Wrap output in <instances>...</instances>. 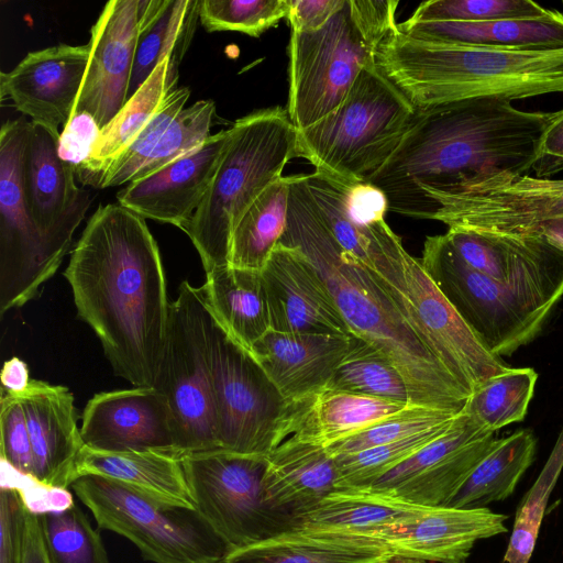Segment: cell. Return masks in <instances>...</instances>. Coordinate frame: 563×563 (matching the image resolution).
<instances>
[{"label":"cell","mask_w":563,"mask_h":563,"mask_svg":"<svg viewBox=\"0 0 563 563\" xmlns=\"http://www.w3.org/2000/svg\"><path fill=\"white\" fill-rule=\"evenodd\" d=\"M538 374L533 368H510L476 387L465 412L489 431L522 421L534 394Z\"/></svg>","instance_id":"obj_39"},{"label":"cell","mask_w":563,"mask_h":563,"mask_svg":"<svg viewBox=\"0 0 563 563\" xmlns=\"http://www.w3.org/2000/svg\"><path fill=\"white\" fill-rule=\"evenodd\" d=\"M297 133L282 107L253 111L231 126V140L216 177L183 229L206 273L229 265L235 225L257 197L283 176L296 156Z\"/></svg>","instance_id":"obj_5"},{"label":"cell","mask_w":563,"mask_h":563,"mask_svg":"<svg viewBox=\"0 0 563 563\" xmlns=\"http://www.w3.org/2000/svg\"><path fill=\"white\" fill-rule=\"evenodd\" d=\"M431 508L369 488L339 489L299 515L295 530L343 532L374 539L379 531L410 523Z\"/></svg>","instance_id":"obj_29"},{"label":"cell","mask_w":563,"mask_h":563,"mask_svg":"<svg viewBox=\"0 0 563 563\" xmlns=\"http://www.w3.org/2000/svg\"><path fill=\"white\" fill-rule=\"evenodd\" d=\"M507 518L488 508L432 507L423 517L384 529L374 539L393 556L423 563H465L477 541L507 532Z\"/></svg>","instance_id":"obj_25"},{"label":"cell","mask_w":563,"mask_h":563,"mask_svg":"<svg viewBox=\"0 0 563 563\" xmlns=\"http://www.w3.org/2000/svg\"><path fill=\"white\" fill-rule=\"evenodd\" d=\"M27 365L14 356L4 362L1 371V384L7 393L20 395L30 385Z\"/></svg>","instance_id":"obj_55"},{"label":"cell","mask_w":563,"mask_h":563,"mask_svg":"<svg viewBox=\"0 0 563 563\" xmlns=\"http://www.w3.org/2000/svg\"><path fill=\"white\" fill-rule=\"evenodd\" d=\"M78 317L99 339L114 375L154 387L172 301L145 219L119 203L89 218L64 272Z\"/></svg>","instance_id":"obj_1"},{"label":"cell","mask_w":563,"mask_h":563,"mask_svg":"<svg viewBox=\"0 0 563 563\" xmlns=\"http://www.w3.org/2000/svg\"><path fill=\"white\" fill-rule=\"evenodd\" d=\"M200 0H140V31L128 99L167 57L179 66L189 47Z\"/></svg>","instance_id":"obj_34"},{"label":"cell","mask_w":563,"mask_h":563,"mask_svg":"<svg viewBox=\"0 0 563 563\" xmlns=\"http://www.w3.org/2000/svg\"><path fill=\"white\" fill-rule=\"evenodd\" d=\"M292 179L282 176L272 183L241 217L231 235L230 266L264 269L286 230Z\"/></svg>","instance_id":"obj_37"},{"label":"cell","mask_w":563,"mask_h":563,"mask_svg":"<svg viewBox=\"0 0 563 563\" xmlns=\"http://www.w3.org/2000/svg\"><path fill=\"white\" fill-rule=\"evenodd\" d=\"M455 419L395 442L334 456L339 472V489L368 487L442 435Z\"/></svg>","instance_id":"obj_41"},{"label":"cell","mask_w":563,"mask_h":563,"mask_svg":"<svg viewBox=\"0 0 563 563\" xmlns=\"http://www.w3.org/2000/svg\"><path fill=\"white\" fill-rule=\"evenodd\" d=\"M379 563H423V562L405 559V558L391 556V558L386 559Z\"/></svg>","instance_id":"obj_56"},{"label":"cell","mask_w":563,"mask_h":563,"mask_svg":"<svg viewBox=\"0 0 563 563\" xmlns=\"http://www.w3.org/2000/svg\"><path fill=\"white\" fill-rule=\"evenodd\" d=\"M205 325L220 449L267 456L276 444L285 400L255 356L228 333L208 303Z\"/></svg>","instance_id":"obj_13"},{"label":"cell","mask_w":563,"mask_h":563,"mask_svg":"<svg viewBox=\"0 0 563 563\" xmlns=\"http://www.w3.org/2000/svg\"><path fill=\"white\" fill-rule=\"evenodd\" d=\"M216 115L212 100H198L185 107L145 157L135 179L156 173L199 146L207 137Z\"/></svg>","instance_id":"obj_43"},{"label":"cell","mask_w":563,"mask_h":563,"mask_svg":"<svg viewBox=\"0 0 563 563\" xmlns=\"http://www.w3.org/2000/svg\"><path fill=\"white\" fill-rule=\"evenodd\" d=\"M98 527L130 540L153 563H224L231 547L197 510L155 500L98 475L70 485Z\"/></svg>","instance_id":"obj_9"},{"label":"cell","mask_w":563,"mask_h":563,"mask_svg":"<svg viewBox=\"0 0 563 563\" xmlns=\"http://www.w3.org/2000/svg\"><path fill=\"white\" fill-rule=\"evenodd\" d=\"M552 117L499 98L417 109L395 152L366 183L383 191L388 209L427 219L429 195L500 174L526 175Z\"/></svg>","instance_id":"obj_2"},{"label":"cell","mask_w":563,"mask_h":563,"mask_svg":"<svg viewBox=\"0 0 563 563\" xmlns=\"http://www.w3.org/2000/svg\"><path fill=\"white\" fill-rule=\"evenodd\" d=\"M140 0L108 1L91 27L89 59L73 111L102 129L128 101L140 31Z\"/></svg>","instance_id":"obj_19"},{"label":"cell","mask_w":563,"mask_h":563,"mask_svg":"<svg viewBox=\"0 0 563 563\" xmlns=\"http://www.w3.org/2000/svg\"><path fill=\"white\" fill-rule=\"evenodd\" d=\"M391 556L368 537L299 529L234 549L224 563H379Z\"/></svg>","instance_id":"obj_30"},{"label":"cell","mask_w":563,"mask_h":563,"mask_svg":"<svg viewBox=\"0 0 563 563\" xmlns=\"http://www.w3.org/2000/svg\"><path fill=\"white\" fill-rule=\"evenodd\" d=\"M375 63L416 109L476 98L563 93V47L492 48L415 37L396 29Z\"/></svg>","instance_id":"obj_4"},{"label":"cell","mask_w":563,"mask_h":563,"mask_svg":"<svg viewBox=\"0 0 563 563\" xmlns=\"http://www.w3.org/2000/svg\"><path fill=\"white\" fill-rule=\"evenodd\" d=\"M177 82L178 65L167 57L101 129L91 156L75 173L82 185L98 188L103 175L151 121L166 97L177 88Z\"/></svg>","instance_id":"obj_33"},{"label":"cell","mask_w":563,"mask_h":563,"mask_svg":"<svg viewBox=\"0 0 563 563\" xmlns=\"http://www.w3.org/2000/svg\"><path fill=\"white\" fill-rule=\"evenodd\" d=\"M460 413L410 405L405 410L328 446L327 450L332 456L356 453L451 422Z\"/></svg>","instance_id":"obj_46"},{"label":"cell","mask_w":563,"mask_h":563,"mask_svg":"<svg viewBox=\"0 0 563 563\" xmlns=\"http://www.w3.org/2000/svg\"><path fill=\"white\" fill-rule=\"evenodd\" d=\"M38 517L49 563H109L99 531L76 504Z\"/></svg>","instance_id":"obj_40"},{"label":"cell","mask_w":563,"mask_h":563,"mask_svg":"<svg viewBox=\"0 0 563 563\" xmlns=\"http://www.w3.org/2000/svg\"><path fill=\"white\" fill-rule=\"evenodd\" d=\"M562 3H563V1H562Z\"/></svg>","instance_id":"obj_57"},{"label":"cell","mask_w":563,"mask_h":563,"mask_svg":"<svg viewBox=\"0 0 563 563\" xmlns=\"http://www.w3.org/2000/svg\"><path fill=\"white\" fill-rule=\"evenodd\" d=\"M18 396L31 438L34 481L68 489L76 479L77 462L85 446L73 393L62 385L31 379Z\"/></svg>","instance_id":"obj_24"},{"label":"cell","mask_w":563,"mask_h":563,"mask_svg":"<svg viewBox=\"0 0 563 563\" xmlns=\"http://www.w3.org/2000/svg\"><path fill=\"white\" fill-rule=\"evenodd\" d=\"M280 242L299 247L309 257L352 334L389 358L404 377L412 405L464 411L471 393L412 329L367 265L335 241L314 205L305 174L294 175Z\"/></svg>","instance_id":"obj_3"},{"label":"cell","mask_w":563,"mask_h":563,"mask_svg":"<svg viewBox=\"0 0 563 563\" xmlns=\"http://www.w3.org/2000/svg\"><path fill=\"white\" fill-rule=\"evenodd\" d=\"M57 143V137L30 121L23 161L24 194L54 274L92 201L90 192L77 186L74 168L58 156Z\"/></svg>","instance_id":"obj_16"},{"label":"cell","mask_w":563,"mask_h":563,"mask_svg":"<svg viewBox=\"0 0 563 563\" xmlns=\"http://www.w3.org/2000/svg\"><path fill=\"white\" fill-rule=\"evenodd\" d=\"M266 457L265 501L295 520L339 489L335 457L327 448L287 439Z\"/></svg>","instance_id":"obj_28"},{"label":"cell","mask_w":563,"mask_h":563,"mask_svg":"<svg viewBox=\"0 0 563 563\" xmlns=\"http://www.w3.org/2000/svg\"><path fill=\"white\" fill-rule=\"evenodd\" d=\"M427 199V219L449 229L544 236L563 247V179L500 174Z\"/></svg>","instance_id":"obj_14"},{"label":"cell","mask_w":563,"mask_h":563,"mask_svg":"<svg viewBox=\"0 0 563 563\" xmlns=\"http://www.w3.org/2000/svg\"><path fill=\"white\" fill-rule=\"evenodd\" d=\"M89 44H58L33 51L10 71L0 74V95L31 122L59 139L80 91Z\"/></svg>","instance_id":"obj_18"},{"label":"cell","mask_w":563,"mask_h":563,"mask_svg":"<svg viewBox=\"0 0 563 563\" xmlns=\"http://www.w3.org/2000/svg\"><path fill=\"white\" fill-rule=\"evenodd\" d=\"M366 265L412 329L471 395L483 382L511 368L484 346L394 231L371 250Z\"/></svg>","instance_id":"obj_8"},{"label":"cell","mask_w":563,"mask_h":563,"mask_svg":"<svg viewBox=\"0 0 563 563\" xmlns=\"http://www.w3.org/2000/svg\"><path fill=\"white\" fill-rule=\"evenodd\" d=\"M420 262L484 346L499 357L532 341L563 296L488 278L462 261L445 234L427 236Z\"/></svg>","instance_id":"obj_10"},{"label":"cell","mask_w":563,"mask_h":563,"mask_svg":"<svg viewBox=\"0 0 563 563\" xmlns=\"http://www.w3.org/2000/svg\"><path fill=\"white\" fill-rule=\"evenodd\" d=\"M30 121H5L0 130V313L34 299L54 273L30 216L23 161Z\"/></svg>","instance_id":"obj_15"},{"label":"cell","mask_w":563,"mask_h":563,"mask_svg":"<svg viewBox=\"0 0 563 563\" xmlns=\"http://www.w3.org/2000/svg\"><path fill=\"white\" fill-rule=\"evenodd\" d=\"M15 473V476L2 475L1 487L18 489L30 512L40 516L63 511L75 504L67 488L44 486L31 477Z\"/></svg>","instance_id":"obj_51"},{"label":"cell","mask_w":563,"mask_h":563,"mask_svg":"<svg viewBox=\"0 0 563 563\" xmlns=\"http://www.w3.org/2000/svg\"><path fill=\"white\" fill-rule=\"evenodd\" d=\"M189 96L188 87H177L166 97L151 121L103 175L98 188L126 185L135 179L145 157L170 122L185 108Z\"/></svg>","instance_id":"obj_47"},{"label":"cell","mask_w":563,"mask_h":563,"mask_svg":"<svg viewBox=\"0 0 563 563\" xmlns=\"http://www.w3.org/2000/svg\"><path fill=\"white\" fill-rule=\"evenodd\" d=\"M416 111L373 60L336 109L298 131L296 156L335 183H366L395 152Z\"/></svg>","instance_id":"obj_7"},{"label":"cell","mask_w":563,"mask_h":563,"mask_svg":"<svg viewBox=\"0 0 563 563\" xmlns=\"http://www.w3.org/2000/svg\"><path fill=\"white\" fill-rule=\"evenodd\" d=\"M536 449L537 439L528 429L496 439L446 507L487 508L492 503L506 499L532 464Z\"/></svg>","instance_id":"obj_36"},{"label":"cell","mask_w":563,"mask_h":563,"mask_svg":"<svg viewBox=\"0 0 563 563\" xmlns=\"http://www.w3.org/2000/svg\"><path fill=\"white\" fill-rule=\"evenodd\" d=\"M0 455L2 463L33 478V452L25 412L19 396L10 393L3 394L0 401Z\"/></svg>","instance_id":"obj_48"},{"label":"cell","mask_w":563,"mask_h":563,"mask_svg":"<svg viewBox=\"0 0 563 563\" xmlns=\"http://www.w3.org/2000/svg\"><path fill=\"white\" fill-rule=\"evenodd\" d=\"M271 330L353 335L309 257L279 242L262 271Z\"/></svg>","instance_id":"obj_22"},{"label":"cell","mask_w":563,"mask_h":563,"mask_svg":"<svg viewBox=\"0 0 563 563\" xmlns=\"http://www.w3.org/2000/svg\"><path fill=\"white\" fill-rule=\"evenodd\" d=\"M351 336L271 330L253 345L252 354L288 401L327 386Z\"/></svg>","instance_id":"obj_27"},{"label":"cell","mask_w":563,"mask_h":563,"mask_svg":"<svg viewBox=\"0 0 563 563\" xmlns=\"http://www.w3.org/2000/svg\"><path fill=\"white\" fill-rule=\"evenodd\" d=\"M29 509L18 489L0 490V563H24Z\"/></svg>","instance_id":"obj_49"},{"label":"cell","mask_w":563,"mask_h":563,"mask_svg":"<svg viewBox=\"0 0 563 563\" xmlns=\"http://www.w3.org/2000/svg\"><path fill=\"white\" fill-rule=\"evenodd\" d=\"M231 140V128L211 134L199 146L156 173L133 180L118 203L144 219L183 230L206 197Z\"/></svg>","instance_id":"obj_21"},{"label":"cell","mask_w":563,"mask_h":563,"mask_svg":"<svg viewBox=\"0 0 563 563\" xmlns=\"http://www.w3.org/2000/svg\"><path fill=\"white\" fill-rule=\"evenodd\" d=\"M197 510L232 550L292 531V516L265 501L267 457L227 450L180 457Z\"/></svg>","instance_id":"obj_12"},{"label":"cell","mask_w":563,"mask_h":563,"mask_svg":"<svg viewBox=\"0 0 563 563\" xmlns=\"http://www.w3.org/2000/svg\"><path fill=\"white\" fill-rule=\"evenodd\" d=\"M398 29L411 36L492 48L563 47V13L550 10L542 18L487 22H453L406 20Z\"/></svg>","instance_id":"obj_32"},{"label":"cell","mask_w":563,"mask_h":563,"mask_svg":"<svg viewBox=\"0 0 563 563\" xmlns=\"http://www.w3.org/2000/svg\"><path fill=\"white\" fill-rule=\"evenodd\" d=\"M563 167V109L553 112L548 123L539 148L534 169L539 176L555 173Z\"/></svg>","instance_id":"obj_53"},{"label":"cell","mask_w":563,"mask_h":563,"mask_svg":"<svg viewBox=\"0 0 563 563\" xmlns=\"http://www.w3.org/2000/svg\"><path fill=\"white\" fill-rule=\"evenodd\" d=\"M203 288L212 313L252 353L253 345L271 331L262 272L230 265L218 267L206 273Z\"/></svg>","instance_id":"obj_35"},{"label":"cell","mask_w":563,"mask_h":563,"mask_svg":"<svg viewBox=\"0 0 563 563\" xmlns=\"http://www.w3.org/2000/svg\"><path fill=\"white\" fill-rule=\"evenodd\" d=\"M98 475L120 482L155 500L196 508L180 459L155 451L104 452L84 446L76 478Z\"/></svg>","instance_id":"obj_31"},{"label":"cell","mask_w":563,"mask_h":563,"mask_svg":"<svg viewBox=\"0 0 563 563\" xmlns=\"http://www.w3.org/2000/svg\"><path fill=\"white\" fill-rule=\"evenodd\" d=\"M100 132L101 128L90 113H74L60 132L57 143L58 156L76 173L91 156Z\"/></svg>","instance_id":"obj_50"},{"label":"cell","mask_w":563,"mask_h":563,"mask_svg":"<svg viewBox=\"0 0 563 563\" xmlns=\"http://www.w3.org/2000/svg\"><path fill=\"white\" fill-rule=\"evenodd\" d=\"M562 470L563 429L537 481L518 506L504 562L529 563L536 547L550 494Z\"/></svg>","instance_id":"obj_42"},{"label":"cell","mask_w":563,"mask_h":563,"mask_svg":"<svg viewBox=\"0 0 563 563\" xmlns=\"http://www.w3.org/2000/svg\"><path fill=\"white\" fill-rule=\"evenodd\" d=\"M495 441V432L464 410L442 435L364 488L419 506L446 507Z\"/></svg>","instance_id":"obj_17"},{"label":"cell","mask_w":563,"mask_h":563,"mask_svg":"<svg viewBox=\"0 0 563 563\" xmlns=\"http://www.w3.org/2000/svg\"><path fill=\"white\" fill-rule=\"evenodd\" d=\"M288 9L289 0H200L199 21L208 32L258 37L286 19Z\"/></svg>","instance_id":"obj_44"},{"label":"cell","mask_w":563,"mask_h":563,"mask_svg":"<svg viewBox=\"0 0 563 563\" xmlns=\"http://www.w3.org/2000/svg\"><path fill=\"white\" fill-rule=\"evenodd\" d=\"M471 268L511 287L563 292V247L544 236L505 235L463 229L444 233Z\"/></svg>","instance_id":"obj_23"},{"label":"cell","mask_w":563,"mask_h":563,"mask_svg":"<svg viewBox=\"0 0 563 563\" xmlns=\"http://www.w3.org/2000/svg\"><path fill=\"white\" fill-rule=\"evenodd\" d=\"M549 11L531 0H430L419 4L407 20L412 22L529 20L542 18Z\"/></svg>","instance_id":"obj_45"},{"label":"cell","mask_w":563,"mask_h":563,"mask_svg":"<svg viewBox=\"0 0 563 563\" xmlns=\"http://www.w3.org/2000/svg\"><path fill=\"white\" fill-rule=\"evenodd\" d=\"M85 446L104 452L155 451L177 456L166 396L155 387L102 391L81 416Z\"/></svg>","instance_id":"obj_20"},{"label":"cell","mask_w":563,"mask_h":563,"mask_svg":"<svg viewBox=\"0 0 563 563\" xmlns=\"http://www.w3.org/2000/svg\"><path fill=\"white\" fill-rule=\"evenodd\" d=\"M325 388L411 404L408 386L389 358L355 335Z\"/></svg>","instance_id":"obj_38"},{"label":"cell","mask_w":563,"mask_h":563,"mask_svg":"<svg viewBox=\"0 0 563 563\" xmlns=\"http://www.w3.org/2000/svg\"><path fill=\"white\" fill-rule=\"evenodd\" d=\"M203 286L184 280L172 301L163 358L155 382L169 404L175 451L191 453L221 450L208 361Z\"/></svg>","instance_id":"obj_11"},{"label":"cell","mask_w":563,"mask_h":563,"mask_svg":"<svg viewBox=\"0 0 563 563\" xmlns=\"http://www.w3.org/2000/svg\"><path fill=\"white\" fill-rule=\"evenodd\" d=\"M345 0H289L287 20L292 32L322 27L343 7Z\"/></svg>","instance_id":"obj_52"},{"label":"cell","mask_w":563,"mask_h":563,"mask_svg":"<svg viewBox=\"0 0 563 563\" xmlns=\"http://www.w3.org/2000/svg\"><path fill=\"white\" fill-rule=\"evenodd\" d=\"M24 563H49L43 541L40 517L29 512L26 531Z\"/></svg>","instance_id":"obj_54"},{"label":"cell","mask_w":563,"mask_h":563,"mask_svg":"<svg viewBox=\"0 0 563 563\" xmlns=\"http://www.w3.org/2000/svg\"><path fill=\"white\" fill-rule=\"evenodd\" d=\"M396 0H345L322 27L292 32L287 111L303 130L336 109L396 29Z\"/></svg>","instance_id":"obj_6"},{"label":"cell","mask_w":563,"mask_h":563,"mask_svg":"<svg viewBox=\"0 0 563 563\" xmlns=\"http://www.w3.org/2000/svg\"><path fill=\"white\" fill-rule=\"evenodd\" d=\"M410 405L324 387L285 401L277 423L275 448L287 439L328 448Z\"/></svg>","instance_id":"obj_26"}]
</instances>
